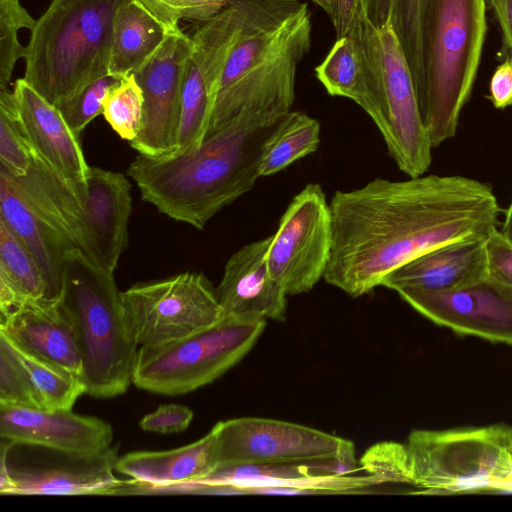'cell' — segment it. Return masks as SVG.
Segmentation results:
<instances>
[{"label":"cell","mask_w":512,"mask_h":512,"mask_svg":"<svg viewBox=\"0 0 512 512\" xmlns=\"http://www.w3.org/2000/svg\"><path fill=\"white\" fill-rule=\"evenodd\" d=\"M487 33L485 0H428L419 108L433 148L455 136Z\"/></svg>","instance_id":"6"},{"label":"cell","mask_w":512,"mask_h":512,"mask_svg":"<svg viewBox=\"0 0 512 512\" xmlns=\"http://www.w3.org/2000/svg\"><path fill=\"white\" fill-rule=\"evenodd\" d=\"M320 132L317 119L302 111H290L263 143L258 166L260 177L276 174L317 151Z\"/></svg>","instance_id":"29"},{"label":"cell","mask_w":512,"mask_h":512,"mask_svg":"<svg viewBox=\"0 0 512 512\" xmlns=\"http://www.w3.org/2000/svg\"><path fill=\"white\" fill-rule=\"evenodd\" d=\"M120 0H51L25 52L24 80L54 106L110 74Z\"/></svg>","instance_id":"4"},{"label":"cell","mask_w":512,"mask_h":512,"mask_svg":"<svg viewBox=\"0 0 512 512\" xmlns=\"http://www.w3.org/2000/svg\"><path fill=\"white\" fill-rule=\"evenodd\" d=\"M0 436L13 442L94 453L112 446L113 430L102 419L72 410L0 405Z\"/></svg>","instance_id":"18"},{"label":"cell","mask_w":512,"mask_h":512,"mask_svg":"<svg viewBox=\"0 0 512 512\" xmlns=\"http://www.w3.org/2000/svg\"><path fill=\"white\" fill-rule=\"evenodd\" d=\"M380 85L368 115L389 156L408 177L423 175L432 162V144L423 122L412 74L392 21L377 29Z\"/></svg>","instance_id":"11"},{"label":"cell","mask_w":512,"mask_h":512,"mask_svg":"<svg viewBox=\"0 0 512 512\" xmlns=\"http://www.w3.org/2000/svg\"><path fill=\"white\" fill-rule=\"evenodd\" d=\"M428 0H393L392 25L408 62L417 99L424 82L423 28Z\"/></svg>","instance_id":"32"},{"label":"cell","mask_w":512,"mask_h":512,"mask_svg":"<svg viewBox=\"0 0 512 512\" xmlns=\"http://www.w3.org/2000/svg\"><path fill=\"white\" fill-rule=\"evenodd\" d=\"M502 37L504 56L512 53V0H488Z\"/></svg>","instance_id":"43"},{"label":"cell","mask_w":512,"mask_h":512,"mask_svg":"<svg viewBox=\"0 0 512 512\" xmlns=\"http://www.w3.org/2000/svg\"><path fill=\"white\" fill-rule=\"evenodd\" d=\"M239 28V5H228L202 23L191 36L186 60L177 147L172 153L198 148L205 140L212 116L220 76ZM171 153V154H172Z\"/></svg>","instance_id":"14"},{"label":"cell","mask_w":512,"mask_h":512,"mask_svg":"<svg viewBox=\"0 0 512 512\" xmlns=\"http://www.w3.org/2000/svg\"><path fill=\"white\" fill-rule=\"evenodd\" d=\"M216 467L215 437L211 429L201 439L166 451L130 452L118 458L115 470L143 487L183 488Z\"/></svg>","instance_id":"26"},{"label":"cell","mask_w":512,"mask_h":512,"mask_svg":"<svg viewBox=\"0 0 512 512\" xmlns=\"http://www.w3.org/2000/svg\"><path fill=\"white\" fill-rule=\"evenodd\" d=\"M167 27L137 0H120L114 16L109 73L123 78L163 44Z\"/></svg>","instance_id":"27"},{"label":"cell","mask_w":512,"mask_h":512,"mask_svg":"<svg viewBox=\"0 0 512 512\" xmlns=\"http://www.w3.org/2000/svg\"><path fill=\"white\" fill-rule=\"evenodd\" d=\"M193 419V411L184 405L165 404L145 415L139 425L145 431L171 434L184 431Z\"/></svg>","instance_id":"41"},{"label":"cell","mask_w":512,"mask_h":512,"mask_svg":"<svg viewBox=\"0 0 512 512\" xmlns=\"http://www.w3.org/2000/svg\"><path fill=\"white\" fill-rule=\"evenodd\" d=\"M0 219L33 254L45 278L50 300L57 301L62 292L65 253L75 247L33 210L2 167H0Z\"/></svg>","instance_id":"25"},{"label":"cell","mask_w":512,"mask_h":512,"mask_svg":"<svg viewBox=\"0 0 512 512\" xmlns=\"http://www.w3.org/2000/svg\"><path fill=\"white\" fill-rule=\"evenodd\" d=\"M36 155L20 120L13 91L0 90V167L21 177Z\"/></svg>","instance_id":"31"},{"label":"cell","mask_w":512,"mask_h":512,"mask_svg":"<svg viewBox=\"0 0 512 512\" xmlns=\"http://www.w3.org/2000/svg\"><path fill=\"white\" fill-rule=\"evenodd\" d=\"M315 75L329 95L350 99L369 114L380 85L377 29L362 41L352 36L336 38L315 67Z\"/></svg>","instance_id":"24"},{"label":"cell","mask_w":512,"mask_h":512,"mask_svg":"<svg viewBox=\"0 0 512 512\" xmlns=\"http://www.w3.org/2000/svg\"><path fill=\"white\" fill-rule=\"evenodd\" d=\"M0 319V334L11 344L82 378L78 334L59 299L26 304Z\"/></svg>","instance_id":"20"},{"label":"cell","mask_w":512,"mask_h":512,"mask_svg":"<svg viewBox=\"0 0 512 512\" xmlns=\"http://www.w3.org/2000/svg\"><path fill=\"white\" fill-rule=\"evenodd\" d=\"M52 302L33 254L0 219V315L26 304Z\"/></svg>","instance_id":"28"},{"label":"cell","mask_w":512,"mask_h":512,"mask_svg":"<svg viewBox=\"0 0 512 512\" xmlns=\"http://www.w3.org/2000/svg\"><path fill=\"white\" fill-rule=\"evenodd\" d=\"M24 130L37 154L49 164L85 203L86 163L79 137L67 125L59 109L41 96L24 78L13 88Z\"/></svg>","instance_id":"17"},{"label":"cell","mask_w":512,"mask_h":512,"mask_svg":"<svg viewBox=\"0 0 512 512\" xmlns=\"http://www.w3.org/2000/svg\"><path fill=\"white\" fill-rule=\"evenodd\" d=\"M501 232L512 242V200L506 210Z\"/></svg>","instance_id":"45"},{"label":"cell","mask_w":512,"mask_h":512,"mask_svg":"<svg viewBox=\"0 0 512 512\" xmlns=\"http://www.w3.org/2000/svg\"><path fill=\"white\" fill-rule=\"evenodd\" d=\"M36 20L19 0H0V90H6L16 62L24 58L26 46L18 39L21 29L32 30Z\"/></svg>","instance_id":"34"},{"label":"cell","mask_w":512,"mask_h":512,"mask_svg":"<svg viewBox=\"0 0 512 512\" xmlns=\"http://www.w3.org/2000/svg\"><path fill=\"white\" fill-rule=\"evenodd\" d=\"M124 313L139 346L170 342L223 317L216 289L200 273L137 283L121 292Z\"/></svg>","instance_id":"10"},{"label":"cell","mask_w":512,"mask_h":512,"mask_svg":"<svg viewBox=\"0 0 512 512\" xmlns=\"http://www.w3.org/2000/svg\"><path fill=\"white\" fill-rule=\"evenodd\" d=\"M10 177L33 210L94 261L85 207L63 178L38 154L24 176Z\"/></svg>","instance_id":"23"},{"label":"cell","mask_w":512,"mask_h":512,"mask_svg":"<svg viewBox=\"0 0 512 512\" xmlns=\"http://www.w3.org/2000/svg\"><path fill=\"white\" fill-rule=\"evenodd\" d=\"M266 320L224 316L185 337L138 348L132 383L161 395H181L212 383L252 349Z\"/></svg>","instance_id":"8"},{"label":"cell","mask_w":512,"mask_h":512,"mask_svg":"<svg viewBox=\"0 0 512 512\" xmlns=\"http://www.w3.org/2000/svg\"><path fill=\"white\" fill-rule=\"evenodd\" d=\"M237 2L238 33L220 76L207 136L238 119L278 123L292 111L297 69L311 48L306 2Z\"/></svg>","instance_id":"2"},{"label":"cell","mask_w":512,"mask_h":512,"mask_svg":"<svg viewBox=\"0 0 512 512\" xmlns=\"http://www.w3.org/2000/svg\"><path fill=\"white\" fill-rule=\"evenodd\" d=\"M121 80L122 78L108 74L56 106L77 137L95 117L103 113L107 95Z\"/></svg>","instance_id":"37"},{"label":"cell","mask_w":512,"mask_h":512,"mask_svg":"<svg viewBox=\"0 0 512 512\" xmlns=\"http://www.w3.org/2000/svg\"><path fill=\"white\" fill-rule=\"evenodd\" d=\"M414 486L425 492H475L512 484V427L415 430L405 444Z\"/></svg>","instance_id":"7"},{"label":"cell","mask_w":512,"mask_h":512,"mask_svg":"<svg viewBox=\"0 0 512 512\" xmlns=\"http://www.w3.org/2000/svg\"><path fill=\"white\" fill-rule=\"evenodd\" d=\"M484 245L487 275L512 287V242L495 227L487 234Z\"/></svg>","instance_id":"40"},{"label":"cell","mask_w":512,"mask_h":512,"mask_svg":"<svg viewBox=\"0 0 512 512\" xmlns=\"http://www.w3.org/2000/svg\"><path fill=\"white\" fill-rule=\"evenodd\" d=\"M488 99L496 109L512 105V53L505 55L492 74Z\"/></svg>","instance_id":"42"},{"label":"cell","mask_w":512,"mask_h":512,"mask_svg":"<svg viewBox=\"0 0 512 512\" xmlns=\"http://www.w3.org/2000/svg\"><path fill=\"white\" fill-rule=\"evenodd\" d=\"M59 300L78 334L85 394L111 398L125 393L132 383L139 345L127 322L114 272L98 266L81 250L69 249L63 259Z\"/></svg>","instance_id":"5"},{"label":"cell","mask_w":512,"mask_h":512,"mask_svg":"<svg viewBox=\"0 0 512 512\" xmlns=\"http://www.w3.org/2000/svg\"><path fill=\"white\" fill-rule=\"evenodd\" d=\"M130 182L121 173L90 167L84 203L94 263L114 272L128 243L132 199Z\"/></svg>","instance_id":"22"},{"label":"cell","mask_w":512,"mask_h":512,"mask_svg":"<svg viewBox=\"0 0 512 512\" xmlns=\"http://www.w3.org/2000/svg\"><path fill=\"white\" fill-rule=\"evenodd\" d=\"M270 242L268 236L248 243L228 259L216 288L223 317L285 320L287 294L268 268Z\"/></svg>","instance_id":"19"},{"label":"cell","mask_w":512,"mask_h":512,"mask_svg":"<svg viewBox=\"0 0 512 512\" xmlns=\"http://www.w3.org/2000/svg\"><path fill=\"white\" fill-rule=\"evenodd\" d=\"M0 405L38 408L30 376L6 337L0 334Z\"/></svg>","instance_id":"35"},{"label":"cell","mask_w":512,"mask_h":512,"mask_svg":"<svg viewBox=\"0 0 512 512\" xmlns=\"http://www.w3.org/2000/svg\"><path fill=\"white\" fill-rule=\"evenodd\" d=\"M142 112V90L134 75L129 74L111 89L102 114L120 138L131 142L139 132Z\"/></svg>","instance_id":"33"},{"label":"cell","mask_w":512,"mask_h":512,"mask_svg":"<svg viewBox=\"0 0 512 512\" xmlns=\"http://www.w3.org/2000/svg\"><path fill=\"white\" fill-rule=\"evenodd\" d=\"M11 345L30 376L40 409L72 410L86 393L82 378Z\"/></svg>","instance_id":"30"},{"label":"cell","mask_w":512,"mask_h":512,"mask_svg":"<svg viewBox=\"0 0 512 512\" xmlns=\"http://www.w3.org/2000/svg\"><path fill=\"white\" fill-rule=\"evenodd\" d=\"M367 18L376 29L392 20L393 0H364Z\"/></svg>","instance_id":"44"},{"label":"cell","mask_w":512,"mask_h":512,"mask_svg":"<svg viewBox=\"0 0 512 512\" xmlns=\"http://www.w3.org/2000/svg\"><path fill=\"white\" fill-rule=\"evenodd\" d=\"M0 492L9 495L115 494L118 448L79 453L1 438Z\"/></svg>","instance_id":"9"},{"label":"cell","mask_w":512,"mask_h":512,"mask_svg":"<svg viewBox=\"0 0 512 512\" xmlns=\"http://www.w3.org/2000/svg\"><path fill=\"white\" fill-rule=\"evenodd\" d=\"M397 293L435 324L458 334L512 345V287L488 275L452 291L404 289Z\"/></svg>","instance_id":"16"},{"label":"cell","mask_w":512,"mask_h":512,"mask_svg":"<svg viewBox=\"0 0 512 512\" xmlns=\"http://www.w3.org/2000/svg\"><path fill=\"white\" fill-rule=\"evenodd\" d=\"M329 205L332 248L323 278L352 297L431 249L486 238L500 213L490 184L460 175L375 178L336 191Z\"/></svg>","instance_id":"1"},{"label":"cell","mask_w":512,"mask_h":512,"mask_svg":"<svg viewBox=\"0 0 512 512\" xmlns=\"http://www.w3.org/2000/svg\"><path fill=\"white\" fill-rule=\"evenodd\" d=\"M216 467L308 463L355 449L347 439L308 426L258 417L220 421L212 428Z\"/></svg>","instance_id":"13"},{"label":"cell","mask_w":512,"mask_h":512,"mask_svg":"<svg viewBox=\"0 0 512 512\" xmlns=\"http://www.w3.org/2000/svg\"><path fill=\"white\" fill-rule=\"evenodd\" d=\"M278 123L235 120L194 150L157 158L138 154L127 174L144 201L201 230L254 187L263 143Z\"/></svg>","instance_id":"3"},{"label":"cell","mask_w":512,"mask_h":512,"mask_svg":"<svg viewBox=\"0 0 512 512\" xmlns=\"http://www.w3.org/2000/svg\"><path fill=\"white\" fill-rule=\"evenodd\" d=\"M332 234L326 195L321 185L309 183L290 201L267 252L269 271L287 296L311 291L324 277Z\"/></svg>","instance_id":"12"},{"label":"cell","mask_w":512,"mask_h":512,"mask_svg":"<svg viewBox=\"0 0 512 512\" xmlns=\"http://www.w3.org/2000/svg\"><path fill=\"white\" fill-rule=\"evenodd\" d=\"M191 36L171 30L160 48L133 71L143 94L142 121L130 145L147 157L171 154L177 147L181 95Z\"/></svg>","instance_id":"15"},{"label":"cell","mask_w":512,"mask_h":512,"mask_svg":"<svg viewBox=\"0 0 512 512\" xmlns=\"http://www.w3.org/2000/svg\"><path fill=\"white\" fill-rule=\"evenodd\" d=\"M361 469L378 483L414 485L408 450L405 444L385 441L371 446L360 459Z\"/></svg>","instance_id":"36"},{"label":"cell","mask_w":512,"mask_h":512,"mask_svg":"<svg viewBox=\"0 0 512 512\" xmlns=\"http://www.w3.org/2000/svg\"><path fill=\"white\" fill-rule=\"evenodd\" d=\"M169 31L179 28L180 20L204 23L220 13L229 0H137Z\"/></svg>","instance_id":"38"},{"label":"cell","mask_w":512,"mask_h":512,"mask_svg":"<svg viewBox=\"0 0 512 512\" xmlns=\"http://www.w3.org/2000/svg\"><path fill=\"white\" fill-rule=\"evenodd\" d=\"M329 18L336 38L365 37L372 28L367 18L364 0H310Z\"/></svg>","instance_id":"39"},{"label":"cell","mask_w":512,"mask_h":512,"mask_svg":"<svg viewBox=\"0 0 512 512\" xmlns=\"http://www.w3.org/2000/svg\"><path fill=\"white\" fill-rule=\"evenodd\" d=\"M484 240H463L431 249L390 272L381 286L396 292H441L469 286L487 275Z\"/></svg>","instance_id":"21"}]
</instances>
